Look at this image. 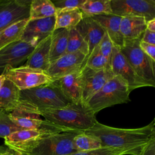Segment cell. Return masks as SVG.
Listing matches in <instances>:
<instances>
[{
	"mask_svg": "<svg viewBox=\"0 0 155 155\" xmlns=\"http://www.w3.org/2000/svg\"><path fill=\"white\" fill-rule=\"evenodd\" d=\"M0 155H14L13 150L7 146L0 145Z\"/></svg>",
	"mask_w": 155,
	"mask_h": 155,
	"instance_id": "cell-38",
	"label": "cell"
},
{
	"mask_svg": "<svg viewBox=\"0 0 155 155\" xmlns=\"http://www.w3.org/2000/svg\"><path fill=\"white\" fill-rule=\"evenodd\" d=\"M84 66L94 70H100L111 67L107 59L101 54L98 45L86 59Z\"/></svg>",
	"mask_w": 155,
	"mask_h": 155,
	"instance_id": "cell-30",
	"label": "cell"
},
{
	"mask_svg": "<svg viewBox=\"0 0 155 155\" xmlns=\"http://www.w3.org/2000/svg\"><path fill=\"white\" fill-rule=\"evenodd\" d=\"M98 47L101 54L107 59L110 64H111L113 44L106 31L98 44Z\"/></svg>",
	"mask_w": 155,
	"mask_h": 155,
	"instance_id": "cell-33",
	"label": "cell"
},
{
	"mask_svg": "<svg viewBox=\"0 0 155 155\" xmlns=\"http://www.w3.org/2000/svg\"><path fill=\"white\" fill-rule=\"evenodd\" d=\"M13 153H14V155H26L25 154H23V153H19V152L14 151V150H13Z\"/></svg>",
	"mask_w": 155,
	"mask_h": 155,
	"instance_id": "cell-41",
	"label": "cell"
},
{
	"mask_svg": "<svg viewBox=\"0 0 155 155\" xmlns=\"http://www.w3.org/2000/svg\"><path fill=\"white\" fill-rule=\"evenodd\" d=\"M6 78L5 76V75L4 74H0V90L4 83V81L5 80Z\"/></svg>",
	"mask_w": 155,
	"mask_h": 155,
	"instance_id": "cell-40",
	"label": "cell"
},
{
	"mask_svg": "<svg viewBox=\"0 0 155 155\" xmlns=\"http://www.w3.org/2000/svg\"><path fill=\"white\" fill-rule=\"evenodd\" d=\"M28 19L18 21L0 33V50L9 44L21 39Z\"/></svg>",
	"mask_w": 155,
	"mask_h": 155,
	"instance_id": "cell-26",
	"label": "cell"
},
{
	"mask_svg": "<svg viewBox=\"0 0 155 155\" xmlns=\"http://www.w3.org/2000/svg\"><path fill=\"white\" fill-rule=\"evenodd\" d=\"M153 123H154V125H155V117H154V119H153Z\"/></svg>",
	"mask_w": 155,
	"mask_h": 155,
	"instance_id": "cell-42",
	"label": "cell"
},
{
	"mask_svg": "<svg viewBox=\"0 0 155 155\" xmlns=\"http://www.w3.org/2000/svg\"><path fill=\"white\" fill-rule=\"evenodd\" d=\"M140 42V39L124 40L120 49L137 75L148 87L155 88V61L142 49Z\"/></svg>",
	"mask_w": 155,
	"mask_h": 155,
	"instance_id": "cell-6",
	"label": "cell"
},
{
	"mask_svg": "<svg viewBox=\"0 0 155 155\" xmlns=\"http://www.w3.org/2000/svg\"><path fill=\"white\" fill-rule=\"evenodd\" d=\"M53 81L71 103L79 104L82 102V79L81 70L65 76Z\"/></svg>",
	"mask_w": 155,
	"mask_h": 155,
	"instance_id": "cell-17",
	"label": "cell"
},
{
	"mask_svg": "<svg viewBox=\"0 0 155 155\" xmlns=\"http://www.w3.org/2000/svg\"><path fill=\"white\" fill-rule=\"evenodd\" d=\"M20 97L21 90L6 78L0 90V108L8 113L18 110Z\"/></svg>",
	"mask_w": 155,
	"mask_h": 155,
	"instance_id": "cell-21",
	"label": "cell"
},
{
	"mask_svg": "<svg viewBox=\"0 0 155 155\" xmlns=\"http://www.w3.org/2000/svg\"><path fill=\"white\" fill-rule=\"evenodd\" d=\"M55 134L42 130H22L4 138V143L7 147L24 143L45 135Z\"/></svg>",
	"mask_w": 155,
	"mask_h": 155,
	"instance_id": "cell-25",
	"label": "cell"
},
{
	"mask_svg": "<svg viewBox=\"0 0 155 155\" xmlns=\"http://www.w3.org/2000/svg\"><path fill=\"white\" fill-rule=\"evenodd\" d=\"M140 41L146 43L155 45V32L151 31L147 29Z\"/></svg>",
	"mask_w": 155,
	"mask_h": 155,
	"instance_id": "cell-37",
	"label": "cell"
},
{
	"mask_svg": "<svg viewBox=\"0 0 155 155\" xmlns=\"http://www.w3.org/2000/svg\"><path fill=\"white\" fill-rule=\"evenodd\" d=\"M140 46L150 58L155 61V45L146 43L140 41Z\"/></svg>",
	"mask_w": 155,
	"mask_h": 155,
	"instance_id": "cell-36",
	"label": "cell"
},
{
	"mask_svg": "<svg viewBox=\"0 0 155 155\" xmlns=\"http://www.w3.org/2000/svg\"><path fill=\"white\" fill-rule=\"evenodd\" d=\"M69 155H125V153L118 149L101 147L93 150L76 151Z\"/></svg>",
	"mask_w": 155,
	"mask_h": 155,
	"instance_id": "cell-32",
	"label": "cell"
},
{
	"mask_svg": "<svg viewBox=\"0 0 155 155\" xmlns=\"http://www.w3.org/2000/svg\"><path fill=\"white\" fill-rule=\"evenodd\" d=\"M2 110H1V109L0 108V111H2Z\"/></svg>",
	"mask_w": 155,
	"mask_h": 155,
	"instance_id": "cell-43",
	"label": "cell"
},
{
	"mask_svg": "<svg viewBox=\"0 0 155 155\" xmlns=\"http://www.w3.org/2000/svg\"><path fill=\"white\" fill-rule=\"evenodd\" d=\"M56 8L50 0H31L28 20H36L54 16Z\"/></svg>",
	"mask_w": 155,
	"mask_h": 155,
	"instance_id": "cell-24",
	"label": "cell"
},
{
	"mask_svg": "<svg viewBox=\"0 0 155 155\" xmlns=\"http://www.w3.org/2000/svg\"><path fill=\"white\" fill-rule=\"evenodd\" d=\"M147 21L143 17H122L120 22V31L124 40L141 39L147 29Z\"/></svg>",
	"mask_w": 155,
	"mask_h": 155,
	"instance_id": "cell-20",
	"label": "cell"
},
{
	"mask_svg": "<svg viewBox=\"0 0 155 155\" xmlns=\"http://www.w3.org/2000/svg\"><path fill=\"white\" fill-rule=\"evenodd\" d=\"M31 0H0V33L11 25L28 19Z\"/></svg>",
	"mask_w": 155,
	"mask_h": 155,
	"instance_id": "cell-10",
	"label": "cell"
},
{
	"mask_svg": "<svg viewBox=\"0 0 155 155\" xmlns=\"http://www.w3.org/2000/svg\"><path fill=\"white\" fill-rule=\"evenodd\" d=\"M69 29L55 30L51 35L50 52V64L66 54Z\"/></svg>",
	"mask_w": 155,
	"mask_h": 155,
	"instance_id": "cell-23",
	"label": "cell"
},
{
	"mask_svg": "<svg viewBox=\"0 0 155 155\" xmlns=\"http://www.w3.org/2000/svg\"><path fill=\"white\" fill-rule=\"evenodd\" d=\"M85 0H54L52 1L56 9L79 8L82 6Z\"/></svg>",
	"mask_w": 155,
	"mask_h": 155,
	"instance_id": "cell-34",
	"label": "cell"
},
{
	"mask_svg": "<svg viewBox=\"0 0 155 155\" xmlns=\"http://www.w3.org/2000/svg\"><path fill=\"white\" fill-rule=\"evenodd\" d=\"M55 16L28 20L21 39L36 46L40 42L51 36L55 30Z\"/></svg>",
	"mask_w": 155,
	"mask_h": 155,
	"instance_id": "cell-15",
	"label": "cell"
},
{
	"mask_svg": "<svg viewBox=\"0 0 155 155\" xmlns=\"http://www.w3.org/2000/svg\"><path fill=\"white\" fill-rule=\"evenodd\" d=\"M24 130L10 118L8 113L4 110L0 111V137L5 138L16 131Z\"/></svg>",
	"mask_w": 155,
	"mask_h": 155,
	"instance_id": "cell-31",
	"label": "cell"
},
{
	"mask_svg": "<svg viewBox=\"0 0 155 155\" xmlns=\"http://www.w3.org/2000/svg\"><path fill=\"white\" fill-rule=\"evenodd\" d=\"M73 144L76 151H89L103 147L98 140L84 133H81L75 136Z\"/></svg>",
	"mask_w": 155,
	"mask_h": 155,
	"instance_id": "cell-29",
	"label": "cell"
},
{
	"mask_svg": "<svg viewBox=\"0 0 155 155\" xmlns=\"http://www.w3.org/2000/svg\"><path fill=\"white\" fill-rule=\"evenodd\" d=\"M81 133L84 132L71 131L45 135L8 148L26 155H69L76 152L73 139Z\"/></svg>",
	"mask_w": 155,
	"mask_h": 155,
	"instance_id": "cell-3",
	"label": "cell"
},
{
	"mask_svg": "<svg viewBox=\"0 0 155 155\" xmlns=\"http://www.w3.org/2000/svg\"><path fill=\"white\" fill-rule=\"evenodd\" d=\"M94 114L85 103H70L63 108L47 110L41 116L45 120L70 131L84 132L97 121Z\"/></svg>",
	"mask_w": 155,
	"mask_h": 155,
	"instance_id": "cell-4",
	"label": "cell"
},
{
	"mask_svg": "<svg viewBox=\"0 0 155 155\" xmlns=\"http://www.w3.org/2000/svg\"><path fill=\"white\" fill-rule=\"evenodd\" d=\"M75 28L88 46L89 53L87 59L101 42L105 30L91 17L83 13L82 19Z\"/></svg>",
	"mask_w": 155,
	"mask_h": 155,
	"instance_id": "cell-16",
	"label": "cell"
},
{
	"mask_svg": "<svg viewBox=\"0 0 155 155\" xmlns=\"http://www.w3.org/2000/svg\"><path fill=\"white\" fill-rule=\"evenodd\" d=\"M51 35L40 42L35 48L25 65L33 68L47 71L50 62Z\"/></svg>",
	"mask_w": 155,
	"mask_h": 155,
	"instance_id": "cell-19",
	"label": "cell"
},
{
	"mask_svg": "<svg viewBox=\"0 0 155 155\" xmlns=\"http://www.w3.org/2000/svg\"><path fill=\"white\" fill-rule=\"evenodd\" d=\"M78 51L83 53L87 57L89 53V48L86 42L74 27L69 29L66 53Z\"/></svg>",
	"mask_w": 155,
	"mask_h": 155,
	"instance_id": "cell-28",
	"label": "cell"
},
{
	"mask_svg": "<svg viewBox=\"0 0 155 155\" xmlns=\"http://www.w3.org/2000/svg\"><path fill=\"white\" fill-rule=\"evenodd\" d=\"M112 13L121 17H143L147 22L155 18L154 0H111Z\"/></svg>",
	"mask_w": 155,
	"mask_h": 155,
	"instance_id": "cell-8",
	"label": "cell"
},
{
	"mask_svg": "<svg viewBox=\"0 0 155 155\" xmlns=\"http://www.w3.org/2000/svg\"><path fill=\"white\" fill-rule=\"evenodd\" d=\"M33 44L21 39L0 50V74L10 68H16L27 61L35 48Z\"/></svg>",
	"mask_w": 155,
	"mask_h": 155,
	"instance_id": "cell-9",
	"label": "cell"
},
{
	"mask_svg": "<svg viewBox=\"0 0 155 155\" xmlns=\"http://www.w3.org/2000/svg\"><path fill=\"white\" fill-rule=\"evenodd\" d=\"M111 0H85L80 7L82 13L88 16L112 13Z\"/></svg>",
	"mask_w": 155,
	"mask_h": 155,
	"instance_id": "cell-27",
	"label": "cell"
},
{
	"mask_svg": "<svg viewBox=\"0 0 155 155\" xmlns=\"http://www.w3.org/2000/svg\"><path fill=\"white\" fill-rule=\"evenodd\" d=\"M55 18V30L70 29L74 28L81 21L82 13L79 8L56 9Z\"/></svg>",
	"mask_w": 155,
	"mask_h": 155,
	"instance_id": "cell-22",
	"label": "cell"
},
{
	"mask_svg": "<svg viewBox=\"0 0 155 155\" xmlns=\"http://www.w3.org/2000/svg\"><path fill=\"white\" fill-rule=\"evenodd\" d=\"M105 30L114 45L121 48L124 44V38L120 31L121 16L113 13L100 14L91 16Z\"/></svg>",
	"mask_w": 155,
	"mask_h": 155,
	"instance_id": "cell-18",
	"label": "cell"
},
{
	"mask_svg": "<svg viewBox=\"0 0 155 155\" xmlns=\"http://www.w3.org/2000/svg\"><path fill=\"white\" fill-rule=\"evenodd\" d=\"M86 55L81 52L66 53L50 64L46 71L53 81L81 70L84 66Z\"/></svg>",
	"mask_w": 155,
	"mask_h": 155,
	"instance_id": "cell-13",
	"label": "cell"
},
{
	"mask_svg": "<svg viewBox=\"0 0 155 155\" xmlns=\"http://www.w3.org/2000/svg\"><path fill=\"white\" fill-rule=\"evenodd\" d=\"M81 74L82 79V102L85 104L114 76L111 67L94 70L84 66L81 69Z\"/></svg>",
	"mask_w": 155,
	"mask_h": 155,
	"instance_id": "cell-12",
	"label": "cell"
},
{
	"mask_svg": "<svg viewBox=\"0 0 155 155\" xmlns=\"http://www.w3.org/2000/svg\"><path fill=\"white\" fill-rule=\"evenodd\" d=\"M140 155H155V134L143 147Z\"/></svg>",
	"mask_w": 155,
	"mask_h": 155,
	"instance_id": "cell-35",
	"label": "cell"
},
{
	"mask_svg": "<svg viewBox=\"0 0 155 155\" xmlns=\"http://www.w3.org/2000/svg\"><path fill=\"white\" fill-rule=\"evenodd\" d=\"M130 90L126 82L119 76H114L85 103L94 113L114 105L130 101Z\"/></svg>",
	"mask_w": 155,
	"mask_h": 155,
	"instance_id": "cell-5",
	"label": "cell"
},
{
	"mask_svg": "<svg viewBox=\"0 0 155 155\" xmlns=\"http://www.w3.org/2000/svg\"><path fill=\"white\" fill-rule=\"evenodd\" d=\"M111 68L114 76H119L127 83L130 91L138 88L148 87L136 73L119 47H113Z\"/></svg>",
	"mask_w": 155,
	"mask_h": 155,
	"instance_id": "cell-11",
	"label": "cell"
},
{
	"mask_svg": "<svg viewBox=\"0 0 155 155\" xmlns=\"http://www.w3.org/2000/svg\"><path fill=\"white\" fill-rule=\"evenodd\" d=\"M70 103L56 84L52 81L21 90L20 104L16 110L41 116L44 111L63 108Z\"/></svg>",
	"mask_w": 155,
	"mask_h": 155,
	"instance_id": "cell-2",
	"label": "cell"
},
{
	"mask_svg": "<svg viewBox=\"0 0 155 155\" xmlns=\"http://www.w3.org/2000/svg\"><path fill=\"white\" fill-rule=\"evenodd\" d=\"M84 133L98 140L103 147L118 149L125 154L140 155L143 147L155 134V125L152 121L138 128H119L97 122Z\"/></svg>",
	"mask_w": 155,
	"mask_h": 155,
	"instance_id": "cell-1",
	"label": "cell"
},
{
	"mask_svg": "<svg viewBox=\"0 0 155 155\" xmlns=\"http://www.w3.org/2000/svg\"><path fill=\"white\" fill-rule=\"evenodd\" d=\"M147 28L151 31L155 32V18L147 22Z\"/></svg>",
	"mask_w": 155,
	"mask_h": 155,
	"instance_id": "cell-39",
	"label": "cell"
},
{
	"mask_svg": "<svg viewBox=\"0 0 155 155\" xmlns=\"http://www.w3.org/2000/svg\"><path fill=\"white\" fill-rule=\"evenodd\" d=\"M12 120L24 130H42L52 133H59L70 130L54 124L48 120L41 119L39 116L32 114L20 110L8 113Z\"/></svg>",
	"mask_w": 155,
	"mask_h": 155,
	"instance_id": "cell-14",
	"label": "cell"
},
{
	"mask_svg": "<svg viewBox=\"0 0 155 155\" xmlns=\"http://www.w3.org/2000/svg\"><path fill=\"white\" fill-rule=\"evenodd\" d=\"M3 74L20 90L30 89L53 81L45 71L25 65L8 69Z\"/></svg>",
	"mask_w": 155,
	"mask_h": 155,
	"instance_id": "cell-7",
	"label": "cell"
}]
</instances>
